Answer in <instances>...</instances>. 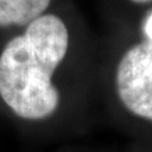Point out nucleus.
I'll return each mask as SVG.
<instances>
[{
    "label": "nucleus",
    "instance_id": "3",
    "mask_svg": "<svg viewBox=\"0 0 152 152\" xmlns=\"http://www.w3.org/2000/svg\"><path fill=\"white\" fill-rule=\"evenodd\" d=\"M52 0H0V27L28 26L48 13Z\"/></svg>",
    "mask_w": 152,
    "mask_h": 152
},
{
    "label": "nucleus",
    "instance_id": "2",
    "mask_svg": "<svg viewBox=\"0 0 152 152\" xmlns=\"http://www.w3.org/2000/svg\"><path fill=\"white\" fill-rule=\"evenodd\" d=\"M112 88L131 129L152 137V38L131 24L114 60Z\"/></svg>",
    "mask_w": 152,
    "mask_h": 152
},
{
    "label": "nucleus",
    "instance_id": "1",
    "mask_svg": "<svg viewBox=\"0 0 152 152\" xmlns=\"http://www.w3.org/2000/svg\"><path fill=\"white\" fill-rule=\"evenodd\" d=\"M70 50V27L56 13L37 18L7 43L0 55V95L18 117L42 121L57 112L61 93L53 77Z\"/></svg>",
    "mask_w": 152,
    "mask_h": 152
},
{
    "label": "nucleus",
    "instance_id": "4",
    "mask_svg": "<svg viewBox=\"0 0 152 152\" xmlns=\"http://www.w3.org/2000/svg\"><path fill=\"white\" fill-rule=\"evenodd\" d=\"M128 17L152 12V0H122Z\"/></svg>",
    "mask_w": 152,
    "mask_h": 152
}]
</instances>
